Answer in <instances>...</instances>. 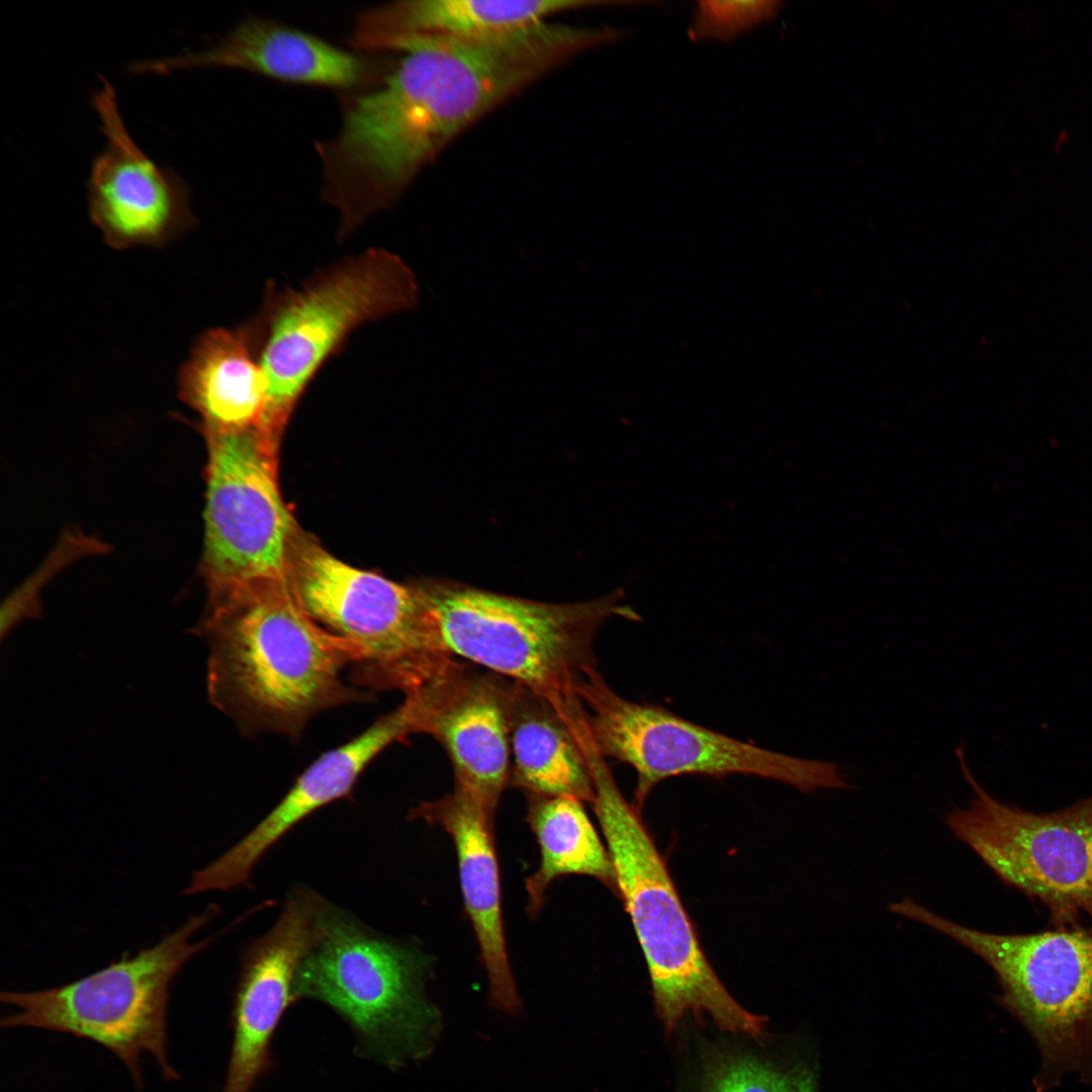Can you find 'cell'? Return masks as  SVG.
<instances>
[{"label":"cell","mask_w":1092,"mask_h":1092,"mask_svg":"<svg viewBox=\"0 0 1092 1092\" xmlns=\"http://www.w3.org/2000/svg\"><path fill=\"white\" fill-rule=\"evenodd\" d=\"M195 632L208 647L209 700L244 732L294 738L318 713L363 696L342 676L357 648L318 625L285 579L208 598Z\"/></svg>","instance_id":"6da1fadb"},{"label":"cell","mask_w":1092,"mask_h":1092,"mask_svg":"<svg viewBox=\"0 0 1092 1092\" xmlns=\"http://www.w3.org/2000/svg\"><path fill=\"white\" fill-rule=\"evenodd\" d=\"M588 766L616 891L644 953L664 1028L671 1032L688 1014L706 1015L726 1032L758 1038L765 1019L744 1009L709 964L639 810L621 793L605 757L592 754Z\"/></svg>","instance_id":"7a4b0ae2"},{"label":"cell","mask_w":1092,"mask_h":1092,"mask_svg":"<svg viewBox=\"0 0 1092 1092\" xmlns=\"http://www.w3.org/2000/svg\"><path fill=\"white\" fill-rule=\"evenodd\" d=\"M420 583L454 655L527 688L570 728L584 717L578 689L597 668L594 647L600 627L614 616L639 619L620 603L622 590L554 604L449 580Z\"/></svg>","instance_id":"3957f363"},{"label":"cell","mask_w":1092,"mask_h":1092,"mask_svg":"<svg viewBox=\"0 0 1092 1092\" xmlns=\"http://www.w3.org/2000/svg\"><path fill=\"white\" fill-rule=\"evenodd\" d=\"M412 268L397 254L371 248L308 278L270 289L248 324L267 380L261 426L277 436L322 366L360 326L411 310L419 302Z\"/></svg>","instance_id":"277c9868"},{"label":"cell","mask_w":1092,"mask_h":1092,"mask_svg":"<svg viewBox=\"0 0 1092 1092\" xmlns=\"http://www.w3.org/2000/svg\"><path fill=\"white\" fill-rule=\"evenodd\" d=\"M889 909L949 936L993 970L1001 988L996 1001L1039 1052L1036 1092L1059 1086L1067 1074L1092 1083V925L1001 934L960 925L910 898Z\"/></svg>","instance_id":"5b68a950"},{"label":"cell","mask_w":1092,"mask_h":1092,"mask_svg":"<svg viewBox=\"0 0 1092 1092\" xmlns=\"http://www.w3.org/2000/svg\"><path fill=\"white\" fill-rule=\"evenodd\" d=\"M286 581L318 625L357 648L354 674L362 685L410 697L456 662L420 582L398 583L353 567L302 531Z\"/></svg>","instance_id":"8992f818"},{"label":"cell","mask_w":1092,"mask_h":1092,"mask_svg":"<svg viewBox=\"0 0 1092 1092\" xmlns=\"http://www.w3.org/2000/svg\"><path fill=\"white\" fill-rule=\"evenodd\" d=\"M426 956L326 902L294 979L295 997L329 1005L378 1059L397 1065L434 1049L441 1015L428 1000Z\"/></svg>","instance_id":"52a82bcc"},{"label":"cell","mask_w":1092,"mask_h":1092,"mask_svg":"<svg viewBox=\"0 0 1092 1092\" xmlns=\"http://www.w3.org/2000/svg\"><path fill=\"white\" fill-rule=\"evenodd\" d=\"M210 906L190 916L155 945L72 983L33 992L3 991V1003L17 1009L2 1027H34L90 1039L114 1054L138 1087L141 1058L152 1055L165 1080L179 1078L166 1049L169 988L182 966L211 939L191 937L216 913Z\"/></svg>","instance_id":"ba28073f"},{"label":"cell","mask_w":1092,"mask_h":1092,"mask_svg":"<svg viewBox=\"0 0 1092 1092\" xmlns=\"http://www.w3.org/2000/svg\"><path fill=\"white\" fill-rule=\"evenodd\" d=\"M593 742L606 758L629 764L639 810L661 781L684 775L716 778L740 774L790 785L803 793L850 789L831 761L806 759L743 742L681 718L665 708L629 701L598 668L578 689Z\"/></svg>","instance_id":"9c48e42d"},{"label":"cell","mask_w":1092,"mask_h":1092,"mask_svg":"<svg viewBox=\"0 0 1092 1092\" xmlns=\"http://www.w3.org/2000/svg\"><path fill=\"white\" fill-rule=\"evenodd\" d=\"M956 755L973 797L946 815L953 835L1002 883L1042 905L1050 927L1092 925V794L1034 813L988 793L969 769L964 746Z\"/></svg>","instance_id":"30bf717a"},{"label":"cell","mask_w":1092,"mask_h":1092,"mask_svg":"<svg viewBox=\"0 0 1092 1092\" xmlns=\"http://www.w3.org/2000/svg\"><path fill=\"white\" fill-rule=\"evenodd\" d=\"M207 443L202 576L208 598L285 579L300 533L278 482L281 437L261 425L203 431Z\"/></svg>","instance_id":"8fae6325"},{"label":"cell","mask_w":1092,"mask_h":1092,"mask_svg":"<svg viewBox=\"0 0 1092 1092\" xmlns=\"http://www.w3.org/2000/svg\"><path fill=\"white\" fill-rule=\"evenodd\" d=\"M91 104L106 145L92 161L88 211L105 242L116 250L163 246L192 229L196 218L187 183L152 160L129 134L116 91L101 76Z\"/></svg>","instance_id":"7c38bea8"},{"label":"cell","mask_w":1092,"mask_h":1092,"mask_svg":"<svg viewBox=\"0 0 1092 1092\" xmlns=\"http://www.w3.org/2000/svg\"><path fill=\"white\" fill-rule=\"evenodd\" d=\"M510 696L511 680L456 661L421 692L405 697L415 705L417 733L434 737L448 754L454 789L492 820L510 782Z\"/></svg>","instance_id":"4fadbf2b"},{"label":"cell","mask_w":1092,"mask_h":1092,"mask_svg":"<svg viewBox=\"0 0 1092 1092\" xmlns=\"http://www.w3.org/2000/svg\"><path fill=\"white\" fill-rule=\"evenodd\" d=\"M326 902L311 890L293 889L271 929L246 947L223 1092H250L262 1073L272 1034L296 998L295 974L315 937Z\"/></svg>","instance_id":"5bb4252c"},{"label":"cell","mask_w":1092,"mask_h":1092,"mask_svg":"<svg viewBox=\"0 0 1092 1092\" xmlns=\"http://www.w3.org/2000/svg\"><path fill=\"white\" fill-rule=\"evenodd\" d=\"M416 733L415 706L405 698L399 707L362 733L318 756L248 834L194 872L185 893L226 891L247 884L256 864L280 838L314 811L348 796L379 753Z\"/></svg>","instance_id":"9a60e30c"},{"label":"cell","mask_w":1092,"mask_h":1092,"mask_svg":"<svg viewBox=\"0 0 1092 1092\" xmlns=\"http://www.w3.org/2000/svg\"><path fill=\"white\" fill-rule=\"evenodd\" d=\"M198 68L240 69L283 82L362 91L379 84V63L308 32L258 17L201 50L130 64L131 74L168 75Z\"/></svg>","instance_id":"2e32d148"},{"label":"cell","mask_w":1092,"mask_h":1092,"mask_svg":"<svg viewBox=\"0 0 1092 1092\" xmlns=\"http://www.w3.org/2000/svg\"><path fill=\"white\" fill-rule=\"evenodd\" d=\"M410 817L437 825L451 837L464 907L488 981L489 1001L508 1014L519 1013L522 1002L505 937L494 820L456 789L440 799L421 803Z\"/></svg>","instance_id":"e0dca14e"},{"label":"cell","mask_w":1092,"mask_h":1092,"mask_svg":"<svg viewBox=\"0 0 1092 1092\" xmlns=\"http://www.w3.org/2000/svg\"><path fill=\"white\" fill-rule=\"evenodd\" d=\"M610 0H406L360 11L350 35L359 52H396L405 40L425 35L497 38L545 22L548 16Z\"/></svg>","instance_id":"ac0fdd59"},{"label":"cell","mask_w":1092,"mask_h":1092,"mask_svg":"<svg viewBox=\"0 0 1092 1092\" xmlns=\"http://www.w3.org/2000/svg\"><path fill=\"white\" fill-rule=\"evenodd\" d=\"M179 397L201 419L203 431L228 432L261 424L267 380L248 324L202 333L178 374Z\"/></svg>","instance_id":"d6986e66"},{"label":"cell","mask_w":1092,"mask_h":1092,"mask_svg":"<svg viewBox=\"0 0 1092 1092\" xmlns=\"http://www.w3.org/2000/svg\"><path fill=\"white\" fill-rule=\"evenodd\" d=\"M509 730V784L527 796L593 803V779L578 738L548 702L512 680Z\"/></svg>","instance_id":"ffe728a7"},{"label":"cell","mask_w":1092,"mask_h":1092,"mask_svg":"<svg viewBox=\"0 0 1092 1092\" xmlns=\"http://www.w3.org/2000/svg\"><path fill=\"white\" fill-rule=\"evenodd\" d=\"M527 798V821L540 849L539 867L526 881L528 913L540 911L551 883L564 876H588L616 890L608 849L583 802L568 796Z\"/></svg>","instance_id":"44dd1931"},{"label":"cell","mask_w":1092,"mask_h":1092,"mask_svg":"<svg viewBox=\"0 0 1092 1092\" xmlns=\"http://www.w3.org/2000/svg\"><path fill=\"white\" fill-rule=\"evenodd\" d=\"M696 1076L691 1092H815L807 1068L785 1067L742 1049H712Z\"/></svg>","instance_id":"7402d4cb"},{"label":"cell","mask_w":1092,"mask_h":1092,"mask_svg":"<svg viewBox=\"0 0 1092 1092\" xmlns=\"http://www.w3.org/2000/svg\"><path fill=\"white\" fill-rule=\"evenodd\" d=\"M783 5L778 0L699 1L688 34L696 41H732L757 25L772 20Z\"/></svg>","instance_id":"603a6c76"}]
</instances>
